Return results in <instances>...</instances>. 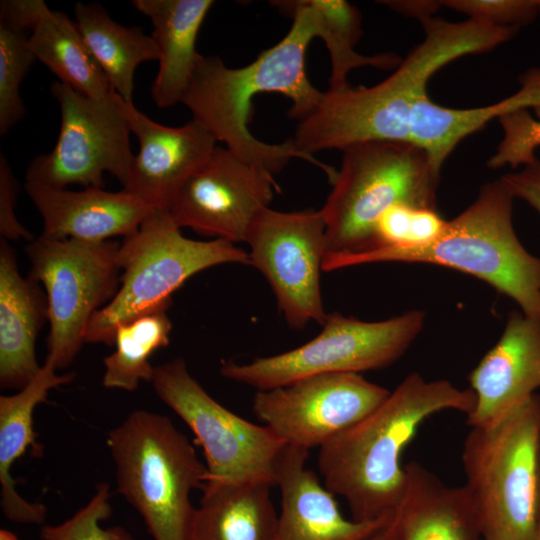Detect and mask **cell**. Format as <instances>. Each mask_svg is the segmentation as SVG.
<instances>
[{
	"instance_id": "obj_3",
	"label": "cell",
	"mask_w": 540,
	"mask_h": 540,
	"mask_svg": "<svg viewBox=\"0 0 540 540\" xmlns=\"http://www.w3.org/2000/svg\"><path fill=\"white\" fill-rule=\"evenodd\" d=\"M475 402L470 388L409 374L374 411L319 448L323 485L345 499L354 520L393 514L406 484L401 457L419 427L445 410L467 416Z\"/></svg>"
},
{
	"instance_id": "obj_6",
	"label": "cell",
	"mask_w": 540,
	"mask_h": 540,
	"mask_svg": "<svg viewBox=\"0 0 540 540\" xmlns=\"http://www.w3.org/2000/svg\"><path fill=\"white\" fill-rule=\"evenodd\" d=\"M540 395L499 424L471 428L461 454L482 540H534L540 522Z\"/></svg>"
},
{
	"instance_id": "obj_28",
	"label": "cell",
	"mask_w": 540,
	"mask_h": 540,
	"mask_svg": "<svg viewBox=\"0 0 540 540\" xmlns=\"http://www.w3.org/2000/svg\"><path fill=\"white\" fill-rule=\"evenodd\" d=\"M171 330L167 310L120 324L115 331V350L103 360V386L133 392L142 381L151 383L155 367L149 359L156 350L169 344Z\"/></svg>"
},
{
	"instance_id": "obj_38",
	"label": "cell",
	"mask_w": 540,
	"mask_h": 540,
	"mask_svg": "<svg viewBox=\"0 0 540 540\" xmlns=\"http://www.w3.org/2000/svg\"><path fill=\"white\" fill-rule=\"evenodd\" d=\"M381 3L397 13L416 18L420 22L433 17L442 6L441 1H381Z\"/></svg>"
},
{
	"instance_id": "obj_40",
	"label": "cell",
	"mask_w": 540,
	"mask_h": 540,
	"mask_svg": "<svg viewBox=\"0 0 540 540\" xmlns=\"http://www.w3.org/2000/svg\"><path fill=\"white\" fill-rule=\"evenodd\" d=\"M0 540H20L16 534L6 529L0 530Z\"/></svg>"
},
{
	"instance_id": "obj_7",
	"label": "cell",
	"mask_w": 540,
	"mask_h": 540,
	"mask_svg": "<svg viewBox=\"0 0 540 540\" xmlns=\"http://www.w3.org/2000/svg\"><path fill=\"white\" fill-rule=\"evenodd\" d=\"M342 152L340 169L320 209L326 224L327 254L370 249L378 219L393 205L437 209L440 174L420 147L407 142L369 141Z\"/></svg>"
},
{
	"instance_id": "obj_23",
	"label": "cell",
	"mask_w": 540,
	"mask_h": 540,
	"mask_svg": "<svg viewBox=\"0 0 540 540\" xmlns=\"http://www.w3.org/2000/svg\"><path fill=\"white\" fill-rule=\"evenodd\" d=\"M53 360L46 358L36 376L12 395L0 396V505L5 517L16 523L43 524L47 509L41 503L25 500L15 488L11 469L32 446L37 454L42 447L36 441L33 413L45 401L49 391L70 383L75 374L58 375Z\"/></svg>"
},
{
	"instance_id": "obj_2",
	"label": "cell",
	"mask_w": 540,
	"mask_h": 540,
	"mask_svg": "<svg viewBox=\"0 0 540 540\" xmlns=\"http://www.w3.org/2000/svg\"><path fill=\"white\" fill-rule=\"evenodd\" d=\"M421 24L423 41L382 82L323 92L317 107L298 121L291 141L299 152L313 156L369 141L411 143L413 107L427 94L432 76L460 57L493 50L517 32L469 18L431 17Z\"/></svg>"
},
{
	"instance_id": "obj_42",
	"label": "cell",
	"mask_w": 540,
	"mask_h": 540,
	"mask_svg": "<svg viewBox=\"0 0 540 540\" xmlns=\"http://www.w3.org/2000/svg\"><path fill=\"white\" fill-rule=\"evenodd\" d=\"M539 472H540V437H539Z\"/></svg>"
},
{
	"instance_id": "obj_37",
	"label": "cell",
	"mask_w": 540,
	"mask_h": 540,
	"mask_svg": "<svg viewBox=\"0 0 540 540\" xmlns=\"http://www.w3.org/2000/svg\"><path fill=\"white\" fill-rule=\"evenodd\" d=\"M515 198L529 204L540 216V160L502 176Z\"/></svg>"
},
{
	"instance_id": "obj_5",
	"label": "cell",
	"mask_w": 540,
	"mask_h": 540,
	"mask_svg": "<svg viewBox=\"0 0 540 540\" xmlns=\"http://www.w3.org/2000/svg\"><path fill=\"white\" fill-rule=\"evenodd\" d=\"M107 444L118 492L141 515L153 540H187L191 493L207 468L169 417L136 410L110 430Z\"/></svg>"
},
{
	"instance_id": "obj_41",
	"label": "cell",
	"mask_w": 540,
	"mask_h": 540,
	"mask_svg": "<svg viewBox=\"0 0 540 540\" xmlns=\"http://www.w3.org/2000/svg\"><path fill=\"white\" fill-rule=\"evenodd\" d=\"M534 540H540V522H539L538 530H537V533H536V536H535Z\"/></svg>"
},
{
	"instance_id": "obj_26",
	"label": "cell",
	"mask_w": 540,
	"mask_h": 540,
	"mask_svg": "<svg viewBox=\"0 0 540 540\" xmlns=\"http://www.w3.org/2000/svg\"><path fill=\"white\" fill-rule=\"evenodd\" d=\"M74 16L79 32L112 89L125 102L132 103L137 67L159 59L151 35H146L140 27L117 23L95 3H76Z\"/></svg>"
},
{
	"instance_id": "obj_17",
	"label": "cell",
	"mask_w": 540,
	"mask_h": 540,
	"mask_svg": "<svg viewBox=\"0 0 540 540\" xmlns=\"http://www.w3.org/2000/svg\"><path fill=\"white\" fill-rule=\"evenodd\" d=\"M476 402L467 415L471 428L499 424L540 388V318L509 313L496 344L469 374Z\"/></svg>"
},
{
	"instance_id": "obj_22",
	"label": "cell",
	"mask_w": 540,
	"mask_h": 540,
	"mask_svg": "<svg viewBox=\"0 0 540 540\" xmlns=\"http://www.w3.org/2000/svg\"><path fill=\"white\" fill-rule=\"evenodd\" d=\"M212 0H133L132 5L151 20L159 69L151 94L158 108L181 103L201 57L196 40Z\"/></svg>"
},
{
	"instance_id": "obj_34",
	"label": "cell",
	"mask_w": 540,
	"mask_h": 540,
	"mask_svg": "<svg viewBox=\"0 0 540 540\" xmlns=\"http://www.w3.org/2000/svg\"><path fill=\"white\" fill-rule=\"evenodd\" d=\"M441 4L469 19L502 28L519 29L539 15L538 0H447Z\"/></svg>"
},
{
	"instance_id": "obj_30",
	"label": "cell",
	"mask_w": 540,
	"mask_h": 540,
	"mask_svg": "<svg viewBox=\"0 0 540 540\" xmlns=\"http://www.w3.org/2000/svg\"><path fill=\"white\" fill-rule=\"evenodd\" d=\"M446 225L447 220L435 208L419 207L406 203L396 204L378 219L375 226L374 243L370 249L377 247L422 248L439 239Z\"/></svg>"
},
{
	"instance_id": "obj_29",
	"label": "cell",
	"mask_w": 540,
	"mask_h": 540,
	"mask_svg": "<svg viewBox=\"0 0 540 540\" xmlns=\"http://www.w3.org/2000/svg\"><path fill=\"white\" fill-rule=\"evenodd\" d=\"M309 2L315 11L317 37L324 41L330 55L329 90L348 87V73L355 68L373 66L388 69L400 64V57L394 53L365 56L355 51L354 46L362 34L361 15L355 6L344 0Z\"/></svg>"
},
{
	"instance_id": "obj_4",
	"label": "cell",
	"mask_w": 540,
	"mask_h": 540,
	"mask_svg": "<svg viewBox=\"0 0 540 540\" xmlns=\"http://www.w3.org/2000/svg\"><path fill=\"white\" fill-rule=\"evenodd\" d=\"M515 196L501 177L486 183L465 210L447 221L434 243L415 249L377 247L354 254L329 255L324 268L334 271L378 263H428L483 280L540 318V257L528 252L513 226Z\"/></svg>"
},
{
	"instance_id": "obj_27",
	"label": "cell",
	"mask_w": 540,
	"mask_h": 540,
	"mask_svg": "<svg viewBox=\"0 0 540 540\" xmlns=\"http://www.w3.org/2000/svg\"><path fill=\"white\" fill-rule=\"evenodd\" d=\"M29 46L36 60L75 91L96 99L114 92L75 22L65 13L47 7L31 31Z\"/></svg>"
},
{
	"instance_id": "obj_10",
	"label": "cell",
	"mask_w": 540,
	"mask_h": 540,
	"mask_svg": "<svg viewBox=\"0 0 540 540\" xmlns=\"http://www.w3.org/2000/svg\"><path fill=\"white\" fill-rule=\"evenodd\" d=\"M120 243L36 237L25 248L29 276L43 285L48 303V355L57 369L69 366L93 315L115 296Z\"/></svg>"
},
{
	"instance_id": "obj_13",
	"label": "cell",
	"mask_w": 540,
	"mask_h": 540,
	"mask_svg": "<svg viewBox=\"0 0 540 540\" xmlns=\"http://www.w3.org/2000/svg\"><path fill=\"white\" fill-rule=\"evenodd\" d=\"M245 242L249 264L266 278L287 324L295 329L327 317L320 273L327 254L326 224L321 210H262Z\"/></svg>"
},
{
	"instance_id": "obj_39",
	"label": "cell",
	"mask_w": 540,
	"mask_h": 540,
	"mask_svg": "<svg viewBox=\"0 0 540 540\" xmlns=\"http://www.w3.org/2000/svg\"><path fill=\"white\" fill-rule=\"evenodd\" d=\"M368 540H395L393 528L391 526V521L387 526L382 528L379 532L374 534Z\"/></svg>"
},
{
	"instance_id": "obj_1",
	"label": "cell",
	"mask_w": 540,
	"mask_h": 540,
	"mask_svg": "<svg viewBox=\"0 0 540 540\" xmlns=\"http://www.w3.org/2000/svg\"><path fill=\"white\" fill-rule=\"evenodd\" d=\"M271 3L293 18L288 33L244 67L230 68L217 56L201 55L181 103L191 111L192 119L224 147L273 175L291 159L299 158L318 166L330 179L336 170L299 152L291 139L266 143L255 138L248 128L251 101L257 94L280 93L288 97L292 101L288 117L297 121L308 116L323 95L310 83L305 69L307 48L317 37L313 7L309 0Z\"/></svg>"
},
{
	"instance_id": "obj_21",
	"label": "cell",
	"mask_w": 540,
	"mask_h": 540,
	"mask_svg": "<svg viewBox=\"0 0 540 540\" xmlns=\"http://www.w3.org/2000/svg\"><path fill=\"white\" fill-rule=\"evenodd\" d=\"M405 470L404 493L391 519L395 540H482L465 485L447 486L416 461Z\"/></svg>"
},
{
	"instance_id": "obj_9",
	"label": "cell",
	"mask_w": 540,
	"mask_h": 540,
	"mask_svg": "<svg viewBox=\"0 0 540 540\" xmlns=\"http://www.w3.org/2000/svg\"><path fill=\"white\" fill-rule=\"evenodd\" d=\"M425 313L410 310L382 321L328 314L320 333L292 350L247 363L223 362L220 374L231 381L269 390L324 373H360L396 362L423 329Z\"/></svg>"
},
{
	"instance_id": "obj_43",
	"label": "cell",
	"mask_w": 540,
	"mask_h": 540,
	"mask_svg": "<svg viewBox=\"0 0 540 540\" xmlns=\"http://www.w3.org/2000/svg\"><path fill=\"white\" fill-rule=\"evenodd\" d=\"M538 11H539V15H540V0H538Z\"/></svg>"
},
{
	"instance_id": "obj_31",
	"label": "cell",
	"mask_w": 540,
	"mask_h": 540,
	"mask_svg": "<svg viewBox=\"0 0 540 540\" xmlns=\"http://www.w3.org/2000/svg\"><path fill=\"white\" fill-rule=\"evenodd\" d=\"M36 60L25 32L0 25V135L25 115L20 86Z\"/></svg>"
},
{
	"instance_id": "obj_33",
	"label": "cell",
	"mask_w": 540,
	"mask_h": 540,
	"mask_svg": "<svg viewBox=\"0 0 540 540\" xmlns=\"http://www.w3.org/2000/svg\"><path fill=\"white\" fill-rule=\"evenodd\" d=\"M534 113L535 118L527 109H522L498 119L503 137L488 160V167L497 169L509 165L517 168L537 159L535 150L540 146V106L534 108Z\"/></svg>"
},
{
	"instance_id": "obj_25",
	"label": "cell",
	"mask_w": 540,
	"mask_h": 540,
	"mask_svg": "<svg viewBox=\"0 0 540 540\" xmlns=\"http://www.w3.org/2000/svg\"><path fill=\"white\" fill-rule=\"evenodd\" d=\"M272 487L260 482L205 484L187 540H274L278 512Z\"/></svg>"
},
{
	"instance_id": "obj_35",
	"label": "cell",
	"mask_w": 540,
	"mask_h": 540,
	"mask_svg": "<svg viewBox=\"0 0 540 540\" xmlns=\"http://www.w3.org/2000/svg\"><path fill=\"white\" fill-rule=\"evenodd\" d=\"M19 183L6 157L0 154V235L7 241L24 239L28 242L35 237L21 224L15 215Z\"/></svg>"
},
{
	"instance_id": "obj_14",
	"label": "cell",
	"mask_w": 540,
	"mask_h": 540,
	"mask_svg": "<svg viewBox=\"0 0 540 540\" xmlns=\"http://www.w3.org/2000/svg\"><path fill=\"white\" fill-rule=\"evenodd\" d=\"M391 391L358 373H324L256 391L252 410L286 445L320 448L374 411Z\"/></svg>"
},
{
	"instance_id": "obj_20",
	"label": "cell",
	"mask_w": 540,
	"mask_h": 540,
	"mask_svg": "<svg viewBox=\"0 0 540 540\" xmlns=\"http://www.w3.org/2000/svg\"><path fill=\"white\" fill-rule=\"evenodd\" d=\"M21 276L14 248L0 238V385L19 391L40 371L36 340L48 321L46 293Z\"/></svg>"
},
{
	"instance_id": "obj_24",
	"label": "cell",
	"mask_w": 540,
	"mask_h": 540,
	"mask_svg": "<svg viewBox=\"0 0 540 540\" xmlns=\"http://www.w3.org/2000/svg\"><path fill=\"white\" fill-rule=\"evenodd\" d=\"M520 83L513 95L479 108L444 107L427 94L421 96L413 107L410 142L427 154L431 166L440 174L444 162L464 138L495 118L540 106V69L527 71Z\"/></svg>"
},
{
	"instance_id": "obj_12",
	"label": "cell",
	"mask_w": 540,
	"mask_h": 540,
	"mask_svg": "<svg viewBox=\"0 0 540 540\" xmlns=\"http://www.w3.org/2000/svg\"><path fill=\"white\" fill-rule=\"evenodd\" d=\"M61 113L57 141L49 153L35 156L26 169V182L52 188L78 184L104 188L108 172L125 187L134 155L122 98L83 95L68 85L51 84Z\"/></svg>"
},
{
	"instance_id": "obj_16",
	"label": "cell",
	"mask_w": 540,
	"mask_h": 540,
	"mask_svg": "<svg viewBox=\"0 0 540 540\" xmlns=\"http://www.w3.org/2000/svg\"><path fill=\"white\" fill-rule=\"evenodd\" d=\"M131 133L139 143L122 189L147 204L169 209L185 181L210 157L217 140L195 120L171 127L153 121L122 99Z\"/></svg>"
},
{
	"instance_id": "obj_32",
	"label": "cell",
	"mask_w": 540,
	"mask_h": 540,
	"mask_svg": "<svg viewBox=\"0 0 540 540\" xmlns=\"http://www.w3.org/2000/svg\"><path fill=\"white\" fill-rule=\"evenodd\" d=\"M111 492L107 483H99L95 495L72 517L58 525H44L41 540H134L121 526L103 528L101 522L112 514Z\"/></svg>"
},
{
	"instance_id": "obj_19",
	"label": "cell",
	"mask_w": 540,
	"mask_h": 540,
	"mask_svg": "<svg viewBox=\"0 0 540 540\" xmlns=\"http://www.w3.org/2000/svg\"><path fill=\"white\" fill-rule=\"evenodd\" d=\"M25 191L41 215V237L51 240L107 241L133 234L155 207L121 190L86 187L73 191L25 182Z\"/></svg>"
},
{
	"instance_id": "obj_8",
	"label": "cell",
	"mask_w": 540,
	"mask_h": 540,
	"mask_svg": "<svg viewBox=\"0 0 540 540\" xmlns=\"http://www.w3.org/2000/svg\"><path fill=\"white\" fill-rule=\"evenodd\" d=\"M167 209L155 208L120 243V284L111 301L91 318L85 343L114 345L120 324L168 310L173 293L193 275L210 267L249 264L248 252L222 239L193 240L181 233Z\"/></svg>"
},
{
	"instance_id": "obj_36",
	"label": "cell",
	"mask_w": 540,
	"mask_h": 540,
	"mask_svg": "<svg viewBox=\"0 0 540 540\" xmlns=\"http://www.w3.org/2000/svg\"><path fill=\"white\" fill-rule=\"evenodd\" d=\"M47 7L43 0H2L0 25L21 32L32 31Z\"/></svg>"
},
{
	"instance_id": "obj_11",
	"label": "cell",
	"mask_w": 540,
	"mask_h": 540,
	"mask_svg": "<svg viewBox=\"0 0 540 540\" xmlns=\"http://www.w3.org/2000/svg\"><path fill=\"white\" fill-rule=\"evenodd\" d=\"M159 399L194 433L207 468L205 484L260 482L276 486L286 444L265 425L254 424L211 397L175 358L158 365L151 381Z\"/></svg>"
},
{
	"instance_id": "obj_15",
	"label": "cell",
	"mask_w": 540,
	"mask_h": 540,
	"mask_svg": "<svg viewBox=\"0 0 540 540\" xmlns=\"http://www.w3.org/2000/svg\"><path fill=\"white\" fill-rule=\"evenodd\" d=\"M276 190L279 185L265 167L216 146L182 185L168 211L180 228L235 244L245 242Z\"/></svg>"
},
{
	"instance_id": "obj_18",
	"label": "cell",
	"mask_w": 540,
	"mask_h": 540,
	"mask_svg": "<svg viewBox=\"0 0 540 540\" xmlns=\"http://www.w3.org/2000/svg\"><path fill=\"white\" fill-rule=\"evenodd\" d=\"M309 451L286 445L276 470L281 505L274 540H368L393 514L371 521L346 518L335 495L306 467Z\"/></svg>"
}]
</instances>
